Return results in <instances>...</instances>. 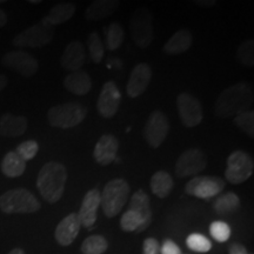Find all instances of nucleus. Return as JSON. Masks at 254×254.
Segmentation results:
<instances>
[{
    "instance_id": "1",
    "label": "nucleus",
    "mask_w": 254,
    "mask_h": 254,
    "mask_svg": "<svg viewBox=\"0 0 254 254\" xmlns=\"http://www.w3.org/2000/svg\"><path fill=\"white\" fill-rule=\"evenodd\" d=\"M253 87L249 82H237L225 88L214 105L218 118H234L237 114L249 111L253 104Z\"/></svg>"
},
{
    "instance_id": "2",
    "label": "nucleus",
    "mask_w": 254,
    "mask_h": 254,
    "mask_svg": "<svg viewBox=\"0 0 254 254\" xmlns=\"http://www.w3.org/2000/svg\"><path fill=\"white\" fill-rule=\"evenodd\" d=\"M66 180V167L57 161H50L44 165L38 173L37 189L44 200L50 204H56L64 194Z\"/></svg>"
},
{
    "instance_id": "3",
    "label": "nucleus",
    "mask_w": 254,
    "mask_h": 254,
    "mask_svg": "<svg viewBox=\"0 0 254 254\" xmlns=\"http://www.w3.org/2000/svg\"><path fill=\"white\" fill-rule=\"evenodd\" d=\"M0 209L6 214L36 213L40 209V202L28 190L13 189L0 195Z\"/></svg>"
},
{
    "instance_id": "4",
    "label": "nucleus",
    "mask_w": 254,
    "mask_h": 254,
    "mask_svg": "<svg viewBox=\"0 0 254 254\" xmlns=\"http://www.w3.org/2000/svg\"><path fill=\"white\" fill-rule=\"evenodd\" d=\"M129 195V185L122 178L111 180L106 184L103 193H100V206L107 218L118 215Z\"/></svg>"
},
{
    "instance_id": "5",
    "label": "nucleus",
    "mask_w": 254,
    "mask_h": 254,
    "mask_svg": "<svg viewBox=\"0 0 254 254\" xmlns=\"http://www.w3.org/2000/svg\"><path fill=\"white\" fill-rule=\"evenodd\" d=\"M87 109L79 103H65L51 107L47 113L49 124L58 128H71L84 122Z\"/></svg>"
},
{
    "instance_id": "6",
    "label": "nucleus",
    "mask_w": 254,
    "mask_h": 254,
    "mask_svg": "<svg viewBox=\"0 0 254 254\" xmlns=\"http://www.w3.org/2000/svg\"><path fill=\"white\" fill-rule=\"evenodd\" d=\"M129 31L136 46L146 49L153 43V20H152L151 12L147 8L140 7L133 13L129 20Z\"/></svg>"
},
{
    "instance_id": "7",
    "label": "nucleus",
    "mask_w": 254,
    "mask_h": 254,
    "mask_svg": "<svg viewBox=\"0 0 254 254\" xmlns=\"http://www.w3.org/2000/svg\"><path fill=\"white\" fill-rule=\"evenodd\" d=\"M254 171L253 159L249 153L244 151H234L227 158V168L225 177L227 182L233 185L243 184L252 177Z\"/></svg>"
},
{
    "instance_id": "8",
    "label": "nucleus",
    "mask_w": 254,
    "mask_h": 254,
    "mask_svg": "<svg viewBox=\"0 0 254 254\" xmlns=\"http://www.w3.org/2000/svg\"><path fill=\"white\" fill-rule=\"evenodd\" d=\"M55 36V27L38 23L19 33L12 40L17 47H41L49 45Z\"/></svg>"
},
{
    "instance_id": "9",
    "label": "nucleus",
    "mask_w": 254,
    "mask_h": 254,
    "mask_svg": "<svg viewBox=\"0 0 254 254\" xmlns=\"http://www.w3.org/2000/svg\"><path fill=\"white\" fill-rule=\"evenodd\" d=\"M226 186V182L218 177L199 176L190 179L185 186V192L189 195L200 199H209L218 195Z\"/></svg>"
},
{
    "instance_id": "10",
    "label": "nucleus",
    "mask_w": 254,
    "mask_h": 254,
    "mask_svg": "<svg viewBox=\"0 0 254 254\" xmlns=\"http://www.w3.org/2000/svg\"><path fill=\"white\" fill-rule=\"evenodd\" d=\"M170 131V123L161 111H153L145 124L144 136L152 148L160 147Z\"/></svg>"
},
{
    "instance_id": "11",
    "label": "nucleus",
    "mask_w": 254,
    "mask_h": 254,
    "mask_svg": "<svg viewBox=\"0 0 254 254\" xmlns=\"http://www.w3.org/2000/svg\"><path fill=\"white\" fill-rule=\"evenodd\" d=\"M207 165V158L199 148H189L183 152L176 164V174L178 178H186L202 172Z\"/></svg>"
},
{
    "instance_id": "12",
    "label": "nucleus",
    "mask_w": 254,
    "mask_h": 254,
    "mask_svg": "<svg viewBox=\"0 0 254 254\" xmlns=\"http://www.w3.org/2000/svg\"><path fill=\"white\" fill-rule=\"evenodd\" d=\"M2 65L26 78L36 74L39 68L38 60L23 50L11 51L6 53L2 57Z\"/></svg>"
},
{
    "instance_id": "13",
    "label": "nucleus",
    "mask_w": 254,
    "mask_h": 254,
    "mask_svg": "<svg viewBox=\"0 0 254 254\" xmlns=\"http://www.w3.org/2000/svg\"><path fill=\"white\" fill-rule=\"evenodd\" d=\"M177 105L180 119L185 127H195L202 122V106L195 97L189 93L179 94L177 98Z\"/></svg>"
},
{
    "instance_id": "14",
    "label": "nucleus",
    "mask_w": 254,
    "mask_h": 254,
    "mask_svg": "<svg viewBox=\"0 0 254 254\" xmlns=\"http://www.w3.org/2000/svg\"><path fill=\"white\" fill-rule=\"evenodd\" d=\"M120 103H122V93L116 82H105L97 103V109L100 116L106 119L112 118L118 112Z\"/></svg>"
},
{
    "instance_id": "15",
    "label": "nucleus",
    "mask_w": 254,
    "mask_h": 254,
    "mask_svg": "<svg viewBox=\"0 0 254 254\" xmlns=\"http://www.w3.org/2000/svg\"><path fill=\"white\" fill-rule=\"evenodd\" d=\"M152 79V69L146 63H140L132 69L126 85L127 94L131 98H136L144 93Z\"/></svg>"
},
{
    "instance_id": "16",
    "label": "nucleus",
    "mask_w": 254,
    "mask_h": 254,
    "mask_svg": "<svg viewBox=\"0 0 254 254\" xmlns=\"http://www.w3.org/2000/svg\"><path fill=\"white\" fill-rule=\"evenodd\" d=\"M119 148V140L113 134H104L95 144L93 157L101 166H109L116 161Z\"/></svg>"
},
{
    "instance_id": "17",
    "label": "nucleus",
    "mask_w": 254,
    "mask_h": 254,
    "mask_svg": "<svg viewBox=\"0 0 254 254\" xmlns=\"http://www.w3.org/2000/svg\"><path fill=\"white\" fill-rule=\"evenodd\" d=\"M81 222L78 217V213L68 214L57 226L55 232L56 240L62 246L71 245L73 241L75 240V238L78 237Z\"/></svg>"
},
{
    "instance_id": "18",
    "label": "nucleus",
    "mask_w": 254,
    "mask_h": 254,
    "mask_svg": "<svg viewBox=\"0 0 254 254\" xmlns=\"http://www.w3.org/2000/svg\"><path fill=\"white\" fill-rule=\"evenodd\" d=\"M100 206V192L99 190L92 189L85 194L82 199L80 211L78 217L80 219L81 226L90 228L97 220V212Z\"/></svg>"
},
{
    "instance_id": "19",
    "label": "nucleus",
    "mask_w": 254,
    "mask_h": 254,
    "mask_svg": "<svg viewBox=\"0 0 254 254\" xmlns=\"http://www.w3.org/2000/svg\"><path fill=\"white\" fill-rule=\"evenodd\" d=\"M85 59H86V55H85L84 45L80 41L74 40L66 46L60 58V65L65 71H80L85 64Z\"/></svg>"
},
{
    "instance_id": "20",
    "label": "nucleus",
    "mask_w": 254,
    "mask_h": 254,
    "mask_svg": "<svg viewBox=\"0 0 254 254\" xmlns=\"http://www.w3.org/2000/svg\"><path fill=\"white\" fill-rule=\"evenodd\" d=\"M27 119L23 116L6 113L0 118V135L5 138H17L27 129Z\"/></svg>"
},
{
    "instance_id": "21",
    "label": "nucleus",
    "mask_w": 254,
    "mask_h": 254,
    "mask_svg": "<svg viewBox=\"0 0 254 254\" xmlns=\"http://www.w3.org/2000/svg\"><path fill=\"white\" fill-rule=\"evenodd\" d=\"M140 215L142 219L141 227L138 232L145 231L150 226L152 221V209L150 206V198L142 190H138L134 194L132 195L131 202H129V208Z\"/></svg>"
},
{
    "instance_id": "22",
    "label": "nucleus",
    "mask_w": 254,
    "mask_h": 254,
    "mask_svg": "<svg viewBox=\"0 0 254 254\" xmlns=\"http://www.w3.org/2000/svg\"><path fill=\"white\" fill-rule=\"evenodd\" d=\"M64 86L75 95H85L91 91L92 81L90 75L85 71L71 72L64 79Z\"/></svg>"
},
{
    "instance_id": "23",
    "label": "nucleus",
    "mask_w": 254,
    "mask_h": 254,
    "mask_svg": "<svg viewBox=\"0 0 254 254\" xmlns=\"http://www.w3.org/2000/svg\"><path fill=\"white\" fill-rule=\"evenodd\" d=\"M75 13V5L73 2H59L55 5L50 13L41 19L40 23L46 26L55 27L56 25L63 24L71 19Z\"/></svg>"
},
{
    "instance_id": "24",
    "label": "nucleus",
    "mask_w": 254,
    "mask_h": 254,
    "mask_svg": "<svg viewBox=\"0 0 254 254\" xmlns=\"http://www.w3.org/2000/svg\"><path fill=\"white\" fill-rule=\"evenodd\" d=\"M119 5L120 2L117 0H95L85 11V18L87 20H103L112 15Z\"/></svg>"
},
{
    "instance_id": "25",
    "label": "nucleus",
    "mask_w": 254,
    "mask_h": 254,
    "mask_svg": "<svg viewBox=\"0 0 254 254\" xmlns=\"http://www.w3.org/2000/svg\"><path fill=\"white\" fill-rule=\"evenodd\" d=\"M192 43V33L189 30H179L165 44L164 52L167 55H182L190 49Z\"/></svg>"
},
{
    "instance_id": "26",
    "label": "nucleus",
    "mask_w": 254,
    "mask_h": 254,
    "mask_svg": "<svg viewBox=\"0 0 254 254\" xmlns=\"http://www.w3.org/2000/svg\"><path fill=\"white\" fill-rule=\"evenodd\" d=\"M173 178L168 172L159 171L155 172L151 178V190L154 195L158 198L165 199L171 194L173 189Z\"/></svg>"
},
{
    "instance_id": "27",
    "label": "nucleus",
    "mask_w": 254,
    "mask_h": 254,
    "mask_svg": "<svg viewBox=\"0 0 254 254\" xmlns=\"http://www.w3.org/2000/svg\"><path fill=\"white\" fill-rule=\"evenodd\" d=\"M26 170V161H24L15 151L8 152L1 161V172L8 178H18Z\"/></svg>"
},
{
    "instance_id": "28",
    "label": "nucleus",
    "mask_w": 254,
    "mask_h": 254,
    "mask_svg": "<svg viewBox=\"0 0 254 254\" xmlns=\"http://www.w3.org/2000/svg\"><path fill=\"white\" fill-rule=\"evenodd\" d=\"M240 208V199L236 193L227 192L218 196L214 202V211L219 215H230Z\"/></svg>"
},
{
    "instance_id": "29",
    "label": "nucleus",
    "mask_w": 254,
    "mask_h": 254,
    "mask_svg": "<svg viewBox=\"0 0 254 254\" xmlns=\"http://www.w3.org/2000/svg\"><path fill=\"white\" fill-rule=\"evenodd\" d=\"M109 243L101 236H90L84 240L81 252L84 254H103L106 252Z\"/></svg>"
},
{
    "instance_id": "30",
    "label": "nucleus",
    "mask_w": 254,
    "mask_h": 254,
    "mask_svg": "<svg viewBox=\"0 0 254 254\" xmlns=\"http://www.w3.org/2000/svg\"><path fill=\"white\" fill-rule=\"evenodd\" d=\"M124 30L122 25L118 23H112L106 30V47L109 51H116L122 46L124 41Z\"/></svg>"
},
{
    "instance_id": "31",
    "label": "nucleus",
    "mask_w": 254,
    "mask_h": 254,
    "mask_svg": "<svg viewBox=\"0 0 254 254\" xmlns=\"http://www.w3.org/2000/svg\"><path fill=\"white\" fill-rule=\"evenodd\" d=\"M237 59L241 65L246 67L254 65V41L252 39L245 40L238 47Z\"/></svg>"
},
{
    "instance_id": "32",
    "label": "nucleus",
    "mask_w": 254,
    "mask_h": 254,
    "mask_svg": "<svg viewBox=\"0 0 254 254\" xmlns=\"http://www.w3.org/2000/svg\"><path fill=\"white\" fill-rule=\"evenodd\" d=\"M88 49H90L91 60L95 64H99L104 58L105 49L98 32H92L88 37Z\"/></svg>"
},
{
    "instance_id": "33",
    "label": "nucleus",
    "mask_w": 254,
    "mask_h": 254,
    "mask_svg": "<svg viewBox=\"0 0 254 254\" xmlns=\"http://www.w3.org/2000/svg\"><path fill=\"white\" fill-rule=\"evenodd\" d=\"M234 124L239 127L243 132L247 135L253 138L254 136V111L249 110L245 112H241L234 117Z\"/></svg>"
},
{
    "instance_id": "34",
    "label": "nucleus",
    "mask_w": 254,
    "mask_h": 254,
    "mask_svg": "<svg viewBox=\"0 0 254 254\" xmlns=\"http://www.w3.org/2000/svg\"><path fill=\"white\" fill-rule=\"evenodd\" d=\"M186 245L190 250L198 253H206L212 249V243L208 238L199 233H192L186 239Z\"/></svg>"
},
{
    "instance_id": "35",
    "label": "nucleus",
    "mask_w": 254,
    "mask_h": 254,
    "mask_svg": "<svg viewBox=\"0 0 254 254\" xmlns=\"http://www.w3.org/2000/svg\"><path fill=\"white\" fill-rule=\"evenodd\" d=\"M141 217L132 209H127L125 213L123 214L122 219H120V227L125 232H138L139 228L141 227Z\"/></svg>"
},
{
    "instance_id": "36",
    "label": "nucleus",
    "mask_w": 254,
    "mask_h": 254,
    "mask_svg": "<svg viewBox=\"0 0 254 254\" xmlns=\"http://www.w3.org/2000/svg\"><path fill=\"white\" fill-rule=\"evenodd\" d=\"M209 233H211L212 238L215 241H218V243H226L231 238L232 231L226 222L217 220L212 222L211 226H209Z\"/></svg>"
},
{
    "instance_id": "37",
    "label": "nucleus",
    "mask_w": 254,
    "mask_h": 254,
    "mask_svg": "<svg viewBox=\"0 0 254 254\" xmlns=\"http://www.w3.org/2000/svg\"><path fill=\"white\" fill-rule=\"evenodd\" d=\"M38 152H39V144L36 140H26L21 142L20 145L17 146V150H15V153L24 161L32 160Z\"/></svg>"
},
{
    "instance_id": "38",
    "label": "nucleus",
    "mask_w": 254,
    "mask_h": 254,
    "mask_svg": "<svg viewBox=\"0 0 254 254\" xmlns=\"http://www.w3.org/2000/svg\"><path fill=\"white\" fill-rule=\"evenodd\" d=\"M160 253V245L154 238H147L142 245V254H159Z\"/></svg>"
},
{
    "instance_id": "39",
    "label": "nucleus",
    "mask_w": 254,
    "mask_h": 254,
    "mask_svg": "<svg viewBox=\"0 0 254 254\" xmlns=\"http://www.w3.org/2000/svg\"><path fill=\"white\" fill-rule=\"evenodd\" d=\"M160 254H183L180 247L171 239L164 240L163 245L160 247Z\"/></svg>"
},
{
    "instance_id": "40",
    "label": "nucleus",
    "mask_w": 254,
    "mask_h": 254,
    "mask_svg": "<svg viewBox=\"0 0 254 254\" xmlns=\"http://www.w3.org/2000/svg\"><path fill=\"white\" fill-rule=\"evenodd\" d=\"M228 252H230V254H249L245 246L241 245V244H237V243L232 244V245L230 246V249H228Z\"/></svg>"
},
{
    "instance_id": "41",
    "label": "nucleus",
    "mask_w": 254,
    "mask_h": 254,
    "mask_svg": "<svg viewBox=\"0 0 254 254\" xmlns=\"http://www.w3.org/2000/svg\"><path fill=\"white\" fill-rule=\"evenodd\" d=\"M215 4L214 0H207V1H202V0H200V1H198V0H195V1H193V5L195 6H199V7H212Z\"/></svg>"
},
{
    "instance_id": "42",
    "label": "nucleus",
    "mask_w": 254,
    "mask_h": 254,
    "mask_svg": "<svg viewBox=\"0 0 254 254\" xmlns=\"http://www.w3.org/2000/svg\"><path fill=\"white\" fill-rule=\"evenodd\" d=\"M7 23V15L1 8H0V27H4Z\"/></svg>"
},
{
    "instance_id": "43",
    "label": "nucleus",
    "mask_w": 254,
    "mask_h": 254,
    "mask_svg": "<svg viewBox=\"0 0 254 254\" xmlns=\"http://www.w3.org/2000/svg\"><path fill=\"white\" fill-rule=\"evenodd\" d=\"M7 77L4 74H0V92H1L4 88L6 87V85H7Z\"/></svg>"
},
{
    "instance_id": "44",
    "label": "nucleus",
    "mask_w": 254,
    "mask_h": 254,
    "mask_svg": "<svg viewBox=\"0 0 254 254\" xmlns=\"http://www.w3.org/2000/svg\"><path fill=\"white\" fill-rule=\"evenodd\" d=\"M8 254H25V252H24V250H21V249H13Z\"/></svg>"
},
{
    "instance_id": "45",
    "label": "nucleus",
    "mask_w": 254,
    "mask_h": 254,
    "mask_svg": "<svg viewBox=\"0 0 254 254\" xmlns=\"http://www.w3.org/2000/svg\"><path fill=\"white\" fill-rule=\"evenodd\" d=\"M31 4H40V0H30Z\"/></svg>"
}]
</instances>
